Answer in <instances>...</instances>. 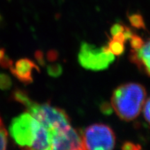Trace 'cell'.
I'll return each instance as SVG.
<instances>
[{"label": "cell", "instance_id": "11", "mask_svg": "<svg viewBox=\"0 0 150 150\" xmlns=\"http://www.w3.org/2000/svg\"><path fill=\"white\" fill-rule=\"evenodd\" d=\"M8 145V133L0 117V149H6Z\"/></svg>", "mask_w": 150, "mask_h": 150}, {"label": "cell", "instance_id": "4", "mask_svg": "<svg viewBox=\"0 0 150 150\" xmlns=\"http://www.w3.org/2000/svg\"><path fill=\"white\" fill-rule=\"evenodd\" d=\"M115 60V56L106 47L98 48L86 42L81 43L78 61L83 68L93 71L106 70Z\"/></svg>", "mask_w": 150, "mask_h": 150}, {"label": "cell", "instance_id": "9", "mask_svg": "<svg viewBox=\"0 0 150 150\" xmlns=\"http://www.w3.org/2000/svg\"><path fill=\"white\" fill-rule=\"evenodd\" d=\"M106 47L114 56H121L125 52V43L112 38Z\"/></svg>", "mask_w": 150, "mask_h": 150}, {"label": "cell", "instance_id": "3", "mask_svg": "<svg viewBox=\"0 0 150 150\" xmlns=\"http://www.w3.org/2000/svg\"><path fill=\"white\" fill-rule=\"evenodd\" d=\"M18 103L26 107L28 112L48 130L70 125V117L64 110L49 104H38L30 98L27 93L20 96Z\"/></svg>", "mask_w": 150, "mask_h": 150}, {"label": "cell", "instance_id": "8", "mask_svg": "<svg viewBox=\"0 0 150 150\" xmlns=\"http://www.w3.org/2000/svg\"><path fill=\"white\" fill-rule=\"evenodd\" d=\"M131 61L150 76V40L138 50H132Z\"/></svg>", "mask_w": 150, "mask_h": 150}, {"label": "cell", "instance_id": "6", "mask_svg": "<svg viewBox=\"0 0 150 150\" xmlns=\"http://www.w3.org/2000/svg\"><path fill=\"white\" fill-rule=\"evenodd\" d=\"M49 131L51 149H83L81 134L71 125Z\"/></svg>", "mask_w": 150, "mask_h": 150}, {"label": "cell", "instance_id": "15", "mask_svg": "<svg viewBox=\"0 0 150 150\" xmlns=\"http://www.w3.org/2000/svg\"><path fill=\"white\" fill-rule=\"evenodd\" d=\"M49 74L52 76H57L61 74L62 72L61 66L60 65H54L52 66H49L47 68Z\"/></svg>", "mask_w": 150, "mask_h": 150}, {"label": "cell", "instance_id": "7", "mask_svg": "<svg viewBox=\"0 0 150 150\" xmlns=\"http://www.w3.org/2000/svg\"><path fill=\"white\" fill-rule=\"evenodd\" d=\"M9 69L15 77L24 84L31 83L33 81V70L40 71L38 66L34 62L27 58L17 61L14 64L13 63Z\"/></svg>", "mask_w": 150, "mask_h": 150}, {"label": "cell", "instance_id": "12", "mask_svg": "<svg viewBox=\"0 0 150 150\" xmlns=\"http://www.w3.org/2000/svg\"><path fill=\"white\" fill-rule=\"evenodd\" d=\"M12 86V80L11 76L6 73H0V90L8 91Z\"/></svg>", "mask_w": 150, "mask_h": 150}, {"label": "cell", "instance_id": "16", "mask_svg": "<svg viewBox=\"0 0 150 150\" xmlns=\"http://www.w3.org/2000/svg\"><path fill=\"white\" fill-rule=\"evenodd\" d=\"M143 115L145 120L150 125V97L145 101L144 104Z\"/></svg>", "mask_w": 150, "mask_h": 150}, {"label": "cell", "instance_id": "5", "mask_svg": "<svg viewBox=\"0 0 150 150\" xmlns=\"http://www.w3.org/2000/svg\"><path fill=\"white\" fill-rule=\"evenodd\" d=\"M83 149H112L115 145V136L108 125L94 124L81 134Z\"/></svg>", "mask_w": 150, "mask_h": 150}, {"label": "cell", "instance_id": "17", "mask_svg": "<svg viewBox=\"0 0 150 150\" xmlns=\"http://www.w3.org/2000/svg\"><path fill=\"white\" fill-rule=\"evenodd\" d=\"M122 149H141V147L139 145L134 144L131 142H126L124 143Z\"/></svg>", "mask_w": 150, "mask_h": 150}, {"label": "cell", "instance_id": "13", "mask_svg": "<svg viewBox=\"0 0 150 150\" xmlns=\"http://www.w3.org/2000/svg\"><path fill=\"white\" fill-rule=\"evenodd\" d=\"M13 63L12 60L6 54L4 49H0V66L4 68H9Z\"/></svg>", "mask_w": 150, "mask_h": 150}, {"label": "cell", "instance_id": "2", "mask_svg": "<svg viewBox=\"0 0 150 150\" xmlns=\"http://www.w3.org/2000/svg\"><path fill=\"white\" fill-rule=\"evenodd\" d=\"M146 97L147 92L141 84H122L112 93L111 106L121 120L131 121L139 115L146 101Z\"/></svg>", "mask_w": 150, "mask_h": 150}, {"label": "cell", "instance_id": "1", "mask_svg": "<svg viewBox=\"0 0 150 150\" xmlns=\"http://www.w3.org/2000/svg\"><path fill=\"white\" fill-rule=\"evenodd\" d=\"M11 138L19 147L30 149H51L50 131L29 112H24L11 121Z\"/></svg>", "mask_w": 150, "mask_h": 150}, {"label": "cell", "instance_id": "14", "mask_svg": "<svg viewBox=\"0 0 150 150\" xmlns=\"http://www.w3.org/2000/svg\"><path fill=\"white\" fill-rule=\"evenodd\" d=\"M144 42L142 40L141 38L138 36V35L133 34L130 38V44L132 50H138L140 49L144 45Z\"/></svg>", "mask_w": 150, "mask_h": 150}, {"label": "cell", "instance_id": "10", "mask_svg": "<svg viewBox=\"0 0 150 150\" xmlns=\"http://www.w3.org/2000/svg\"><path fill=\"white\" fill-rule=\"evenodd\" d=\"M129 22L133 27L136 29H145V22L142 16L139 13L131 14L129 16Z\"/></svg>", "mask_w": 150, "mask_h": 150}]
</instances>
